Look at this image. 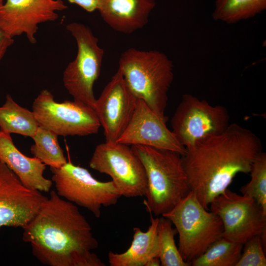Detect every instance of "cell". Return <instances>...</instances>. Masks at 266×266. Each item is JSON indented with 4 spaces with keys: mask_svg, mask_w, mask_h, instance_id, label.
Listing matches in <instances>:
<instances>
[{
    "mask_svg": "<svg viewBox=\"0 0 266 266\" xmlns=\"http://www.w3.org/2000/svg\"><path fill=\"white\" fill-rule=\"evenodd\" d=\"M150 214L151 224L146 232L142 231L138 227L133 228V239L127 251L122 253L109 252L108 258L110 266H145L150 259L158 257L159 218H154Z\"/></svg>",
    "mask_w": 266,
    "mask_h": 266,
    "instance_id": "cell-18",
    "label": "cell"
},
{
    "mask_svg": "<svg viewBox=\"0 0 266 266\" xmlns=\"http://www.w3.org/2000/svg\"><path fill=\"white\" fill-rule=\"evenodd\" d=\"M251 179L242 186L243 195L254 199L266 213V153L261 152L253 162L250 172Z\"/></svg>",
    "mask_w": 266,
    "mask_h": 266,
    "instance_id": "cell-24",
    "label": "cell"
},
{
    "mask_svg": "<svg viewBox=\"0 0 266 266\" xmlns=\"http://www.w3.org/2000/svg\"><path fill=\"white\" fill-rule=\"evenodd\" d=\"M229 119L224 106L186 94L171 118L172 132L186 150H191L223 133Z\"/></svg>",
    "mask_w": 266,
    "mask_h": 266,
    "instance_id": "cell-7",
    "label": "cell"
},
{
    "mask_svg": "<svg viewBox=\"0 0 266 266\" xmlns=\"http://www.w3.org/2000/svg\"><path fill=\"white\" fill-rule=\"evenodd\" d=\"M23 229V240L31 244L33 256L45 265L105 266L92 252L99 242L86 218L54 190Z\"/></svg>",
    "mask_w": 266,
    "mask_h": 266,
    "instance_id": "cell-1",
    "label": "cell"
},
{
    "mask_svg": "<svg viewBox=\"0 0 266 266\" xmlns=\"http://www.w3.org/2000/svg\"><path fill=\"white\" fill-rule=\"evenodd\" d=\"M76 40L77 53L63 73V84L74 100L94 109L96 99L94 85L101 70L104 50L90 28L79 22L66 25Z\"/></svg>",
    "mask_w": 266,
    "mask_h": 266,
    "instance_id": "cell-6",
    "label": "cell"
},
{
    "mask_svg": "<svg viewBox=\"0 0 266 266\" xmlns=\"http://www.w3.org/2000/svg\"><path fill=\"white\" fill-rule=\"evenodd\" d=\"M243 244L222 237L212 243L200 257L191 263L193 266H235Z\"/></svg>",
    "mask_w": 266,
    "mask_h": 266,
    "instance_id": "cell-22",
    "label": "cell"
},
{
    "mask_svg": "<svg viewBox=\"0 0 266 266\" xmlns=\"http://www.w3.org/2000/svg\"><path fill=\"white\" fill-rule=\"evenodd\" d=\"M118 69L133 95L166 118L167 94L174 79L172 61L157 50L130 48L121 54Z\"/></svg>",
    "mask_w": 266,
    "mask_h": 266,
    "instance_id": "cell-4",
    "label": "cell"
},
{
    "mask_svg": "<svg viewBox=\"0 0 266 266\" xmlns=\"http://www.w3.org/2000/svg\"><path fill=\"white\" fill-rule=\"evenodd\" d=\"M50 169L57 194L86 208L96 217L100 216L102 206L115 205L122 196L112 180L100 181L86 168L70 162L60 168Z\"/></svg>",
    "mask_w": 266,
    "mask_h": 266,
    "instance_id": "cell-8",
    "label": "cell"
},
{
    "mask_svg": "<svg viewBox=\"0 0 266 266\" xmlns=\"http://www.w3.org/2000/svg\"><path fill=\"white\" fill-rule=\"evenodd\" d=\"M103 20L113 30L131 34L148 22L156 0H99Z\"/></svg>",
    "mask_w": 266,
    "mask_h": 266,
    "instance_id": "cell-16",
    "label": "cell"
},
{
    "mask_svg": "<svg viewBox=\"0 0 266 266\" xmlns=\"http://www.w3.org/2000/svg\"><path fill=\"white\" fill-rule=\"evenodd\" d=\"M209 207L222 221L223 237L244 244L259 235L266 248V213L254 199L227 188L211 201Z\"/></svg>",
    "mask_w": 266,
    "mask_h": 266,
    "instance_id": "cell-11",
    "label": "cell"
},
{
    "mask_svg": "<svg viewBox=\"0 0 266 266\" xmlns=\"http://www.w3.org/2000/svg\"><path fill=\"white\" fill-rule=\"evenodd\" d=\"M262 151L258 136L239 125L229 124L213 136L182 156L190 190L207 210L239 173H249Z\"/></svg>",
    "mask_w": 266,
    "mask_h": 266,
    "instance_id": "cell-2",
    "label": "cell"
},
{
    "mask_svg": "<svg viewBox=\"0 0 266 266\" xmlns=\"http://www.w3.org/2000/svg\"><path fill=\"white\" fill-rule=\"evenodd\" d=\"M131 148L146 174L147 190L143 202L146 209L150 214L162 216L191 192L182 155L144 145H133Z\"/></svg>",
    "mask_w": 266,
    "mask_h": 266,
    "instance_id": "cell-3",
    "label": "cell"
},
{
    "mask_svg": "<svg viewBox=\"0 0 266 266\" xmlns=\"http://www.w3.org/2000/svg\"><path fill=\"white\" fill-rule=\"evenodd\" d=\"M32 111L39 126L58 135L86 136L97 133L101 127L92 107L74 100L58 102L47 89L34 99Z\"/></svg>",
    "mask_w": 266,
    "mask_h": 266,
    "instance_id": "cell-10",
    "label": "cell"
},
{
    "mask_svg": "<svg viewBox=\"0 0 266 266\" xmlns=\"http://www.w3.org/2000/svg\"><path fill=\"white\" fill-rule=\"evenodd\" d=\"M177 233L176 229L172 228L170 220L163 216L159 218L157 237L161 266H191L183 260L176 245L174 236Z\"/></svg>",
    "mask_w": 266,
    "mask_h": 266,
    "instance_id": "cell-23",
    "label": "cell"
},
{
    "mask_svg": "<svg viewBox=\"0 0 266 266\" xmlns=\"http://www.w3.org/2000/svg\"><path fill=\"white\" fill-rule=\"evenodd\" d=\"M58 137L56 133L41 126L32 137L34 144L30 148L32 154L50 168H60L67 162Z\"/></svg>",
    "mask_w": 266,
    "mask_h": 266,
    "instance_id": "cell-21",
    "label": "cell"
},
{
    "mask_svg": "<svg viewBox=\"0 0 266 266\" xmlns=\"http://www.w3.org/2000/svg\"><path fill=\"white\" fill-rule=\"evenodd\" d=\"M3 0H0V6H1L4 3Z\"/></svg>",
    "mask_w": 266,
    "mask_h": 266,
    "instance_id": "cell-29",
    "label": "cell"
},
{
    "mask_svg": "<svg viewBox=\"0 0 266 266\" xmlns=\"http://www.w3.org/2000/svg\"><path fill=\"white\" fill-rule=\"evenodd\" d=\"M265 249L260 235L252 237L244 243L235 266H266Z\"/></svg>",
    "mask_w": 266,
    "mask_h": 266,
    "instance_id": "cell-25",
    "label": "cell"
},
{
    "mask_svg": "<svg viewBox=\"0 0 266 266\" xmlns=\"http://www.w3.org/2000/svg\"><path fill=\"white\" fill-rule=\"evenodd\" d=\"M162 216L175 226L179 234V252L190 264L223 237L224 229L220 217L206 210L191 191Z\"/></svg>",
    "mask_w": 266,
    "mask_h": 266,
    "instance_id": "cell-5",
    "label": "cell"
},
{
    "mask_svg": "<svg viewBox=\"0 0 266 266\" xmlns=\"http://www.w3.org/2000/svg\"><path fill=\"white\" fill-rule=\"evenodd\" d=\"M137 100L118 69L96 99L94 107L106 142L117 141L132 117Z\"/></svg>",
    "mask_w": 266,
    "mask_h": 266,
    "instance_id": "cell-14",
    "label": "cell"
},
{
    "mask_svg": "<svg viewBox=\"0 0 266 266\" xmlns=\"http://www.w3.org/2000/svg\"><path fill=\"white\" fill-rule=\"evenodd\" d=\"M47 197L40 191L26 187L0 160V228L27 225Z\"/></svg>",
    "mask_w": 266,
    "mask_h": 266,
    "instance_id": "cell-12",
    "label": "cell"
},
{
    "mask_svg": "<svg viewBox=\"0 0 266 266\" xmlns=\"http://www.w3.org/2000/svg\"><path fill=\"white\" fill-rule=\"evenodd\" d=\"M0 160L15 173L27 187L48 192L53 184L46 178V165L35 157L24 155L15 146L10 134L0 131Z\"/></svg>",
    "mask_w": 266,
    "mask_h": 266,
    "instance_id": "cell-17",
    "label": "cell"
},
{
    "mask_svg": "<svg viewBox=\"0 0 266 266\" xmlns=\"http://www.w3.org/2000/svg\"><path fill=\"white\" fill-rule=\"evenodd\" d=\"M161 261L158 257H155L150 259L146 264L145 266H160Z\"/></svg>",
    "mask_w": 266,
    "mask_h": 266,
    "instance_id": "cell-28",
    "label": "cell"
},
{
    "mask_svg": "<svg viewBox=\"0 0 266 266\" xmlns=\"http://www.w3.org/2000/svg\"><path fill=\"white\" fill-rule=\"evenodd\" d=\"M14 43L13 38L9 36L0 27V62L8 48Z\"/></svg>",
    "mask_w": 266,
    "mask_h": 266,
    "instance_id": "cell-26",
    "label": "cell"
},
{
    "mask_svg": "<svg viewBox=\"0 0 266 266\" xmlns=\"http://www.w3.org/2000/svg\"><path fill=\"white\" fill-rule=\"evenodd\" d=\"M71 3L76 4L85 10L92 12L98 10L99 5V0H67Z\"/></svg>",
    "mask_w": 266,
    "mask_h": 266,
    "instance_id": "cell-27",
    "label": "cell"
},
{
    "mask_svg": "<svg viewBox=\"0 0 266 266\" xmlns=\"http://www.w3.org/2000/svg\"><path fill=\"white\" fill-rule=\"evenodd\" d=\"M89 166L101 173L109 175L122 196H145L147 190L145 170L129 145L106 141L98 145Z\"/></svg>",
    "mask_w": 266,
    "mask_h": 266,
    "instance_id": "cell-9",
    "label": "cell"
},
{
    "mask_svg": "<svg viewBox=\"0 0 266 266\" xmlns=\"http://www.w3.org/2000/svg\"><path fill=\"white\" fill-rule=\"evenodd\" d=\"M38 126L33 111L19 105L7 94L0 106V131L32 138Z\"/></svg>",
    "mask_w": 266,
    "mask_h": 266,
    "instance_id": "cell-19",
    "label": "cell"
},
{
    "mask_svg": "<svg viewBox=\"0 0 266 266\" xmlns=\"http://www.w3.org/2000/svg\"><path fill=\"white\" fill-rule=\"evenodd\" d=\"M67 8L63 0H6L0 6V27L12 38L25 33L34 44L38 25L55 21L57 12Z\"/></svg>",
    "mask_w": 266,
    "mask_h": 266,
    "instance_id": "cell-13",
    "label": "cell"
},
{
    "mask_svg": "<svg viewBox=\"0 0 266 266\" xmlns=\"http://www.w3.org/2000/svg\"><path fill=\"white\" fill-rule=\"evenodd\" d=\"M266 9V0H216L213 18L234 24L253 18Z\"/></svg>",
    "mask_w": 266,
    "mask_h": 266,
    "instance_id": "cell-20",
    "label": "cell"
},
{
    "mask_svg": "<svg viewBox=\"0 0 266 266\" xmlns=\"http://www.w3.org/2000/svg\"><path fill=\"white\" fill-rule=\"evenodd\" d=\"M166 122V118L159 116L143 100L137 99L132 117L117 142L171 150L182 156L186 150L167 128Z\"/></svg>",
    "mask_w": 266,
    "mask_h": 266,
    "instance_id": "cell-15",
    "label": "cell"
}]
</instances>
